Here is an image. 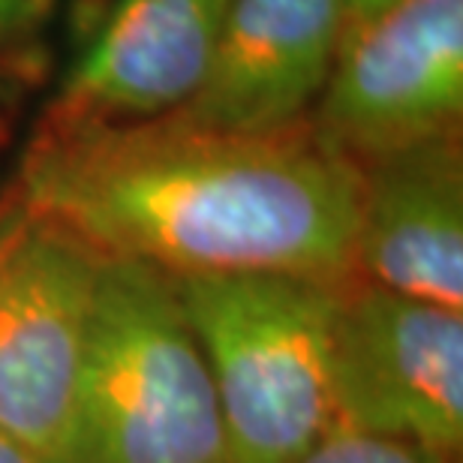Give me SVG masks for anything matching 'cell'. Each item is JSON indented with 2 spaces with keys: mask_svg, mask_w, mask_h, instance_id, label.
Here are the masks:
<instances>
[{
  "mask_svg": "<svg viewBox=\"0 0 463 463\" xmlns=\"http://www.w3.org/2000/svg\"><path fill=\"white\" fill-rule=\"evenodd\" d=\"M13 196L103 259L165 277L352 280L358 172L310 124L232 133L181 115L136 124L43 115Z\"/></svg>",
  "mask_w": 463,
  "mask_h": 463,
  "instance_id": "1",
  "label": "cell"
},
{
  "mask_svg": "<svg viewBox=\"0 0 463 463\" xmlns=\"http://www.w3.org/2000/svg\"><path fill=\"white\" fill-rule=\"evenodd\" d=\"M70 463H235L172 277L103 259Z\"/></svg>",
  "mask_w": 463,
  "mask_h": 463,
  "instance_id": "2",
  "label": "cell"
},
{
  "mask_svg": "<svg viewBox=\"0 0 463 463\" xmlns=\"http://www.w3.org/2000/svg\"><path fill=\"white\" fill-rule=\"evenodd\" d=\"M235 463H286L335 428L331 322L344 283L295 274L172 277Z\"/></svg>",
  "mask_w": 463,
  "mask_h": 463,
  "instance_id": "3",
  "label": "cell"
},
{
  "mask_svg": "<svg viewBox=\"0 0 463 463\" xmlns=\"http://www.w3.org/2000/svg\"><path fill=\"white\" fill-rule=\"evenodd\" d=\"M103 256L18 205L0 223V437L70 463Z\"/></svg>",
  "mask_w": 463,
  "mask_h": 463,
  "instance_id": "4",
  "label": "cell"
},
{
  "mask_svg": "<svg viewBox=\"0 0 463 463\" xmlns=\"http://www.w3.org/2000/svg\"><path fill=\"white\" fill-rule=\"evenodd\" d=\"M307 124L352 165L463 133V0H397L349 22Z\"/></svg>",
  "mask_w": 463,
  "mask_h": 463,
  "instance_id": "5",
  "label": "cell"
},
{
  "mask_svg": "<svg viewBox=\"0 0 463 463\" xmlns=\"http://www.w3.org/2000/svg\"><path fill=\"white\" fill-rule=\"evenodd\" d=\"M335 428L460 458L463 310L346 280L331 322Z\"/></svg>",
  "mask_w": 463,
  "mask_h": 463,
  "instance_id": "6",
  "label": "cell"
},
{
  "mask_svg": "<svg viewBox=\"0 0 463 463\" xmlns=\"http://www.w3.org/2000/svg\"><path fill=\"white\" fill-rule=\"evenodd\" d=\"M352 280L463 310V133L355 163Z\"/></svg>",
  "mask_w": 463,
  "mask_h": 463,
  "instance_id": "7",
  "label": "cell"
},
{
  "mask_svg": "<svg viewBox=\"0 0 463 463\" xmlns=\"http://www.w3.org/2000/svg\"><path fill=\"white\" fill-rule=\"evenodd\" d=\"M232 0H115L45 109L58 120L136 124L178 115L214 61Z\"/></svg>",
  "mask_w": 463,
  "mask_h": 463,
  "instance_id": "8",
  "label": "cell"
},
{
  "mask_svg": "<svg viewBox=\"0 0 463 463\" xmlns=\"http://www.w3.org/2000/svg\"><path fill=\"white\" fill-rule=\"evenodd\" d=\"M344 31V0H232L205 85L178 115L232 133L307 124Z\"/></svg>",
  "mask_w": 463,
  "mask_h": 463,
  "instance_id": "9",
  "label": "cell"
},
{
  "mask_svg": "<svg viewBox=\"0 0 463 463\" xmlns=\"http://www.w3.org/2000/svg\"><path fill=\"white\" fill-rule=\"evenodd\" d=\"M286 463H460V458L415 442L331 428L326 437Z\"/></svg>",
  "mask_w": 463,
  "mask_h": 463,
  "instance_id": "10",
  "label": "cell"
},
{
  "mask_svg": "<svg viewBox=\"0 0 463 463\" xmlns=\"http://www.w3.org/2000/svg\"><path fill=\"white\" fill-rule=\"evenodd\" d=\"M52 0H0V52L18 49L49 13Z\"/></svg>",
  "mask_w": 463,
  "mask_h": 463,
  "instance_id": "11",
  "label": "cell"
},
{
  "mask_svg": "<svg viewBox=\"0 0 463 463\" xmlns=\"http://www.w3.org/2000/svg\"><path fill=\"white\" fill-rule=\"evenodd\" d=\"M392 4H397V0H344L346 6V24L349 22H361V18H370L376 13H383V9H388Z\"/></svg>",
  "mask_w": 463,
  "mask_h": 463,
  "instance_id": "12",
  "label": "cell"
},
{
  "mask_svg": "<svg viewBox=\"0 0 463 463\" xmlns=\"http://www.w3.org/2000/svg\"><path fill=\"white\" fill-rule=\"evenodd\" d=\"M0 463H40L31 451H24L18 442L0 437Z\"/></svg>",
  "mask_w": 463,
  "mask_h": 463,
  "instance_id": "13",
  "label": "cell"
},
{
  "mask_svg": "<svg viewBox=\"0 0 463 463\" xmlns=\"http://www.w3.org/2000/svg\"><path fill=\"white\" fill-rule=\"evenodd\" d=\"M4 129H6V120H4V115H0V138H4Z\"/></svg>",
  "mask_w": 463,
  "mask_h": 463,
  "instance_id": "14",
  "label": "cell"
}]
</instances>
